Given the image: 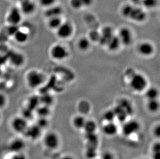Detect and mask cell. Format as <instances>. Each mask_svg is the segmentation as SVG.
I'll return each instance as SVG.
<instances>
[{
	"label": "cell",
	"instance_id": "obj_1",
	"mask_svg": "<svg viewBox=\"0 0 160 159\" xmlns=\"http://www.w3.org/2000/svg\"><path fill=\"white\" fill-rule=\"evenodd\" d=\"M46 80L47 77L45 73L36 68L29 69L24 75L25 84L31 90L40 89L45 84Z\"/></svg>",
	"mask_w": 160,
	"mask_h": 159
},
{
	"label": "cell",
	"instance_id": "obj_2",
	"mask_svg": "<svg viewBox=\"0 0 160 159\" xmlns=\"http://www.w3.org/2000/svg\"><path fill=\"white\" fill-rule=\"evenodd\" d=\"M121 12L123 17L135 22H143L147 17L145 9L136 5H124L121 8Z\"/></svg>",
	"mask_w": 160,
	"mask_h": 159
},
{
	"label": "cell",
	"instance_id": "obj_3",
	"mask_svg": "<svg viewBox=\"0 0 160 159\" xmlns=\"http://www.w3.org/2000/svg\"><path fill=\"white\" fill-rule=\"evenodd\" d=\"M7 62L12 67L20 69L24 67L27 62L26 54L19 50H11L7 54Z\"/></svg>",
	"mask_w": 160,
	"mask_h": 159
},
{
	"label": "cell",
	"instance_id": "obj_4",
	"mask_svg": "<svg viewBox=\"0 0 160 159\" xmlns=\"http://www.w3.org/2000/svg\"><path fill=\"white\" fill-rule=\"evenodd\" d=\"M129 86L132 90L137 93H141L148 87V80L145 75L135 72L128 78Z\"/></svg>",
	"mask_w": 160,
	"mask_h": 159
},
{
	"label": "cell",
	"instance_id": "obj_5",
	"mask_svg": "<svg viewBox=\"0 0 160 159\" xmlns=\"http://www.w3.org/2000/svg\"><path fill=\"white\" fill-rule=\"evenodd\" d=\"M29 125V122L20 114L14 116L9 122L11 130L17 135L21 136L25 132Z\"/></svg>",
	"mask_w": 160,
	"mask_h": 159
},
{
	"label": "cell",
	"instance_id": "obj_6",
	"mask_svg": "<svg viewBox=\"0 0 160 159\" xmlns=\"http://www.w3.org/2000/svg\"><path fill=\"white\" fill-rule=\"evenodd\" d=\"M49 55L53 60L62 61L69 56V51L64 46L61 44H55L49 50Z\"/></svg>",
	"mask_w": 160,
	"mask_h": 159
},
{
	"label": "cell",
	"instance_id": "obj_7",
	"mask_svg": "<svg viewBox=\"0 0 160 159\" xmlns=\"http://www.w3.org/2000/svg\"><path fill=\"white\" fill-rule=\"evenodd\" d=\"M42 144L48 150H56L60 146V139L56 132L49 131L42 137Z\"/></svg>",
	"mask_w": 160,
	"mask_h": 159
},
{
	"label": "cell",
	"instance_id": "obj_8",
	"mask_svg": "<svg viewBox=\"0 0 160 159\" xmlns=\"http://www.w3.org/2000/svg\"><path fill=\"white\" fill-rule=\"evenodd\" d=\"M22 13L19 8L13 7L9 10L6 17L8 26H20L23 20Z\"/></svg>",
	"mask_w": 160,
	"mask_h": 159
},
{
	"label": "cell",
	"instance_id": "obj_9",
	"mask_svg": "<svg viewBox=\"0 0 160 159\" xmlns=\"http://www.w3.org/2000/svg\"><path fill=\"white\" fill-rule=\"evenodd\" d=\"M26 148V141L22 137H15L12 138L8 144V150L10 153H23Z\"/></svg>",
	"mask_w": 160,
	"mask_h": 159
},
{
	"label": "cell",
	"instance_id": "obj_10",
	"mask_svg": "<svg viewBox=\"0 0 160 159\" xmlns=\"http://www.w3.org/2000/svg\"><path fill=\"white\" fill-rule=\"evenodd\" d=\"M42 131L36 123L29 125L22 136L24 139L31 142H35L42 136Z\"/></svg>",
	"mask_w": 160,
	"mask_h": 159
},
{
	"label": "cell",
	"instance_id": "obj_11",
	"mask_svg": "<svg viewBox=\"0 0 160 159\" xmlns=\"http://www.w3.org/2000/svg\"><path fill=\"white\" fill-rule=\"evenodd\" d=\"M30 34L25 27L19 26L17 31L13 35L12 38L14 41L18 45H24L28 44L30 39Z\"/></svg>",
	"mask_w": 160,
	"mask_h": 159
},
{
	"label": "cell",
	"instance_id": "obj_12",
	"mask_svg": "<svg viewBox=\"0 0 160 159\" xmlns=\"http://www.w3.org/2000/svg\"><path fill=\"white\" fill-rule=\"evenodd\" d=\"M56 34L61 39H68L74 33V27L71 23L68 21L63 22L56 30Z\"/></svg>",
	"mask_w": 160,
	"mask_h": 159
},
{
	"label": "cell",
	"instance_id": "obj_13",
	"mask_svg": "<svg viewBox=\"0 0 160 159\" xmlns=\"http://www.w3.org/2000/svg\"><path fill=\"white\" fill-rule=\"evenodd\" d=\"M141 125L138 120L135 119L125 121L122 127V132L125 137H130L138 132Z\"/></svg>",
	"mask_w": 160,
	"mask_h": 159
},
{
	"label": "cell",
	"instance_id": "obj_14",
	"mask_svg": "<svg viewBox=\"0 0 160 159\" xmlns=\"http://www.w3.org/2000/svg\"><path fill=\"white\" fill-rule=\"evenodd\" d=\"M117 35L119 38L122 45L127 47L131 45L133 42V33L128 27H122L120 29Z\"/></svg>",
	"mask_w": 160,
	"mask_h": 159
},
{
	"label": "cell",
	"instance_id": "obj_15",
	"mask_svg": "<svg viewBox=\"0 0 160 159\" xmlns=\"http://www.w3.org/2000/svg\"><path fill=\"white\" fill-rule=\"evenodd\" d=\"M115 35L114 31L112 28L110 26H105L101 32H100V38L98 41V43L102 46H106L107 43L110 39Z\"/></svg>",
	"mask_w": 160,
	"mask_h": 159
},
{
	"label": "cell",
	"instance_id": "obj_16",
	"mask_svg": "<svg viewBox=\"0 0 160 159\" xmlns=\"http://www.w3.org/2000/svg\"><path fill=\"white\" fill-rule=\"evenodd\" d=\"M138 51L142 56L149 57L153 54L154 47L151 42L143 41L138 46Z\"/></svg>",
	"mask_w": 160,
	"mask_h": 159
},
{
	"label": "cell",
	"instance_id": "obj_17",
	"mask_svg": "<svg viewBox=\"0 0 160 159\" xmlns=\"http://www.w3.org/2000/svg\"><path fill=\"white\" fill-rule=\"evenodd\" d=\"M19 8L23 15L30 16L35 12L36 6L32 0H27L21 2Z\"/></svg>",
	"mask_w": 160,
	"mask_h": 159
},
{
	"label": "cell",
	"instance_id": "obj_18",
	"mask_svg": "<svg viewBox=\"0 0 160 159\" xmlns=\"http://www.w3.org/2000/svg\"><path fill=\"white\" fill-rule=\"evenodd\" d=\"M63 13V8L60 5L56 4L47 8L45 12V16L48 18L54 17H61Z\"/></svg>",
	"mask_w": 160,
	"mask_h": 159
},
{
	"label": "cell",
	"instance_id": "obj_19",
	"mask_svg": "<svg viewBox=\"0 0 160 159\" xmlns=\"http://www.w3.org/2000/svg\"><path fill=\"white\" fill-rule=\"evenodd\" d=\"M102 131L105 135L108 137H112L115 136L117 133L118 128L116 124L114 123V122H109L106 123V124L104 125Z\"/></svg>",
	"mask_w": 160,
	"mask_h": 159
},
{
	"label": "cell",
	"instance_id": "obj_20",
	"mask_svg": "<svg viewBox=\"0 0 160 159\" xmlns=\"http://www.w3.org/2000/svg\"><path fill=\"white\" fill-rule=\"evenodd\" d=\"M121 45H122L120 41L119 38L118 37L117 35L115 34L110 39V41H109L106 46L108 49L111 52H116L119 49Z\"/></svg>",
	"mask_w": 160,
	"mask_h": 159
},
{
	"label": "cell",
	"instance_id": "obj_21",
	"mask_svg": "<svg viewBox=\"0 0 160 159\" xmlns=\"http://www.w3.org/2000/svg\"><path fill=\"white\" fill-rule=\"evenodd\" d=\"M63 20L61 17H54L48 18L47 26L49 29L52 30L56 31L60 26L63 22Z\"/></svg>",
	"mask_w": 160,
	"mask_h": 159
},
{
	"label": "cell",
	"instance_id": "obj_22",
	"mask_svg": "<svg viewBox=\"0 0 160 159\" xmlns=\"http://www.w3.org/2000/svg\"><path fill=\"white\" fill-rule=\"evenodd\" d=\"M113 110L115 112L116 118L117 119L118 121L121 123H124L127 120L128 115L120 105L117 104Z\"/></svg>",
	"mask_w": 160,
	"mask_h": 159
},
{
	"label": "cell",
	"instance_id": "obj_23",
	"mask_svg": "<svg viewBox=\"0 0 160 159\" xmlns=\"http://www.w3.org/2000/svg\"><path fill=\"white\" fill-rule=\"evenodd\" d=\"M35 114L38 117L48 118L51 114L50 107L40 104L35 110Z\"/></svg>",
	"mask_w": 160,
	"mask_h": 159
},
{
	"label": "cell",
	"instance_id": "obj_24",
	"mask_svg": "<svg viewBox=\"0 0 160 159\" xmlns=\"http://www.w3.org/2000/svg\"><path fill=\"white\" fill-rule=\"evenodd\" d=\"M85 138L87 141V146L97 148L98 145V137L95 133H86Z\"/></svg>",
	"mask_w": 160,
	"mask_h": 159
},
{
	"label": "cell",
	"instance_id": "obj_25",
	"mask_svg": "<svg viewBox=\"0 0 160 159\" xmlns=\"http://www.w3.org/2000/svg\"><path fill=\"white\" fill-rule=\"evenodd\" d=\"M91 44V41L88 37H82L77 42V47L80 51L85 52L90 49Z\"/></svg>",
	"mask_w": 160,
	"mask_h": 159
},
{
	"label": "cell",
	"instance_id": "obj_26",
	"mask_svg": "<svg viewBox=\"0 0 160 159\" xmlns=\"http://www.w3.org/2000/svg\"><path fill=\"white\" fill-rule=\"evenodd\" d=\"M86 120L85 116L80 114L74 117L72 119V125L77 130L83 129Z\"/></svg>",
	"mask_w": 160,
	"mask_h": 159
},
{
	"label": "cell",
	"instance_id": "obj_27",
	"mask_svg": "<svg viewBox=\"0 0 160 159\" xmlns=\"http://www.w3.org/2000/svg\"><path fill=\"white\" fill-rule=\"evenodd\" d=\"M118 105H120L126 112L128 116L133 114V108L130 101L127 99H123L118 102Z\"/></svg>",
	"mask_w": 160,
	"mask_h": 159
},
{
	"label": "cell",
	"instance_id": "obj_28",
	"mask_svg": "<svg viewBox=\"0 0 160 159\" xmlns=\"http://www.w3.org/2000/svg\"><path fill=\"white\" fill-rule=\"evenodd\" d=\"M97 129V123L93 120H87L83 128L85 133H95Z\"/></svg>",
	"mask_w": 160,
	"mask_h": 159
},
{
	"label": "cell",
	"instance_id": "obj_29",
	"mask_svg": "<svg viewBox=\"0 0 160 159\" xmlns=\"http://www.w3.org/2000/svg\"><path fill=\"white\" fill-rule=\"evenodd\" d=\"M91 110L90 104L86 101H81L78 105V110L80 114L85 115L88 114Z\"/></svg>",
	"mask_w": 160,
	"mask_h": 159
},
{
	"label": "cell",
	"instance_id": "obj_30",
	"mask_svg": "<svg viewBox=\"0 0 160 159\" xmlns=\"http://www.w3.org/2000/svg\"><path fill=\"white\" fill-rule=\"evenodd\" d=\"M160 104L157 99L148 100L147 104V108L151 113H156L159 110Z\"/></svg>",
	"mask_w": 160,
	"mask_h": 159
},
{
	"label": "cell",
	"instance_id": "obj_31",
	"mask_svg": "<svg viewBox=\"0 0 160 159\" xmlns=\"http://www.w3.org/2000/svg\"><path fill=\"white\" fill-rule=\"evenodd\" d=\"M145 96L147 100L150 99H157L159 96V90L156 87H151L150 88H147L145 90Z\"/></svg>",
	"mask_w": 160,
	"mask_h": 159
},
{
	"label": "cell",
	"instance_id": "obj_32",
	"mask_svg": "<svg viewBox=\"0 0 160 159\" xmlns=\"http://www.w3.org/2000/svg\"><path fill=\"white\" fill-rule=\"evenodd\" d=\"M39 100L41 104L50 107L53 104L54 99L52 96L49 94L42 95L39 97Z\"/></svg>",
	"mask_w": 160,
	"mask_h": 159
},
{
	"label": "cell",
	"instance_id": "obj_33",
	"mask_svg": "<svg viewBox=\"0 0 160 159\" xmlns=\"http://www.w3.org/2000/svg\"><path fill=\"white\" fill-rule=\"evenodd\" d=\"M97 148L95 147L87 146L85 151V157L87 159H95L97 158Z\"/></svg>",
	"mask_w": 160,
	"mask_h": 159
},
{
	"label": "cell",
	"instance_id": "obj_34",
	"mask_svg": "<svg viewBox=\"0 0 160 159\" xmlns=\"http://www.w3.org/2000/svg\"><path fill=\"white\" fill-rule=\"evenodd\" d=\"M103 118L106 123L113 122L116 119L115 112L113 110H107L103 115Z\"/></svg>",
	"mask_w": 160,
	"mask_h": 159
},
{
	"label": "cell",
	"instance_id": "obj_35",
	"mask_svg": "<svg viewBox=\"0 0 160 159\" xmlns=\"http://www.w3.org/2000/svg\"><path fill=\"white\" fill-rule=\"evenodd\" d=\"M35 123L42 130L44 129H46L48 127L49 124L48 118H44V117H38V120H36Z\"/></svg>",
	"mask_w": 160,
	"mask_h": 159
},
{
	"label": "cell",
	"instance_id": "obj_36",
	"mask_svg": "<svg viewBox=\"0 0 160 159\" xmlns=\"http://www.w3.org/2000/svg\"><path fill=\"white\" fill-rule=\"evenodd\" d=\"M88 37L91 42H98L100 38V32L95 30L91 31Z\"/></svg>",
	"mask_w": 160,
	"mask_h": 159
},
{
	"label": "cell",
	"instance_id": "obj_37",
	"mask_svg": "<svg viewBox=\"0 0 160 159\" xmlns=\"http://www.w3.org/2000/svg\"><path fill=\"white\" fill-rule=\"evenodd\" d=\"M8 104V98L4 93L0 92V111L6 108Z\"/></svg>",
	"mask_w": 160,
	"mask_h": 159
},
{
	"label": "cell",
	"instance_id": "obj_38",
	"mask_svg": "<svg viewBox=\"0 0 160 159\" xmlns=\"http://www.w3.org/2000/svg\"><path fill=\"white\" fill-rule=\"evenodd\" d=\"M157 3L158 0H142L141 4L144 7L151 9L156 7Z\"/></svg>",
	"mask_w": 160,
	"mask_h": 159
},
{
	"label": "cell",
	"instance_id": "obj_39",
	"mask_svg": "<svg viewBox=\"0 0 160 159\" xmlns=\"http://www.w3.org/2000/svg\"><path fill=\"white\" fill-rule=\"evenodd\" d=\"M39 4L45 9L57 4V0H38Z\"/></svg>",
	"mask_w": 160,
	"mask_h": 159
},
{
	"label": "cell",
	"instance_id": "obj_40",
	"mask_svg": "<svg viewBox=\"0 0 160 159\" xmlns=\"http://www.w3.org/2000/svg\"><path fill=\"white\" fill-rule=\"evenodd\" d=\"M69 4L72 8L75 10H80L83 8L80 0H69Z\"/></svg>",
	"mask_w": 160,
	"mask_h": 159
},
{
	"label": "cell",
	"instance_id": "obj_41",
	"mask_svg": "<svg viewBox=\"0 0 160 159\" xmlns=\"http://www.w3.org/2000/svg\"><path fill=\"white\" fill-rule=\"evenodd\" d=\"M7 159H27L26 156L23 153H11V156L8 157Z\"/></svg>",
	"mask_w": 160,
	"mask_h": 159
},
{
	"label": "cell",
	"instance_id": "obj_42",
	"mask_svg": "<svg viewBox=\"0 0 160 159\" xmlns=\"http://www.w3.org/2000/svg\"><path fill=\"white\" fill-rule=\"evenodd\" d=\"M100 159H115V156L110 152H105L102 153Z\"/></svg>",
	"mask_w": 160,
	"mask_h": 159
},
{
	"label": "cell",
	"instance_id": "obj_43",
	"mask_svg": "<svg viewBox=\"0 0 160 159\" xmlns=\"http://www.w3.org/2000/svg\"><path fill=\"white\" fill-rule=\"evenodd\" d=\"M83 8L89 7L93 4L94 0H80Z\"/></svg>",
	"mask_w": 160,
	"mask_h": 159
},
{
	"label": "cell",
	"instance_id": "obj_44",
	"mask_svg": "<svg viewBox=\"0 0 160 159\" xmlns=\"http://www.w3.org/2000/svg\"><path fill=\"white\" fill-rule=\"evenodd\" d=\"M152 152H160V144L159 142H156L152 146Z\"/></svg>",
	"mask_w": 160,
	"mask_h": 159
},
{
	"label": "cell",
	"instance_id": "obj_45",
	"mask_svg": "<svg viewBox=\"0 0 160 159\" xmlns=\"http://www.w3.org/2000/svg\"><path fill=\"white\" fill-rule=\"evenodd\" d=\"M153 134L154 136L157 137H159L160 135V128L159 125L155 127L153 130Z\"/></svg>",
	"mask_w": 160,
	"mask_h": 159
},
{
	"label": "cell",
	"instance_id": "obj_46",
	"mask_svg": "<svg viewBox=\"0 0 160 159\" xmlns=\"http://www.w3.org/2000/svg\"><path fill=\"white\" fill-rule=\"evenodd\" d=\"M153 159H160V152H153Z\"/></svg>",
	"mask_w": 160,
	"mask_h": 159
},
{
	"label": "cell",
	"instance_id": "obj_47",
	"mask_svg": "<svg viewBox=\"0 0 160 159\" xmlns=\"http://www.w3.org/2000/svg\"><path fill=\"white\" fill-rule=\"evenodd\" d=\"M58 159H74V158L70 155H64L63 156L61 157Z\"/></svg>",
	"mask_w": 160,
	"mask_h": 159
},
{
	"label": "cell",
	"instance_id": "obj_48",
	"mask_svg": "<svg viewBox=\"0 0 160 159\" xmlns=\"http://www.w3.org/2000/svg\"><path fill=\"white\" fill-rule=\"evenodd\" d=\"M132 1L135 4H141V2H142V0H132Z\"/></svg>",
	"mask_w": 160,
	"mask_h": 159
},
{
	"label": "cell",
	"instance_id": "obj_49",
	"mask_svg": "<svg viewBox=\"0 0 160 159\" xmlns=\"http://www.w3.org/2000/svg\"><path fill=\"white\" fill-rule=\"evenodd\" d=\"M2 114L1 113V111H0V123H1V122L2 120Z\"/></svg>",
	"mask_w": 160,
	"mask_h": 159
},
{
	"label": "cell",
	"instance_id": "obj_50",
	"mask_svg": "<svg viewBox=\"0 0 160 159\" xmlns=\"http://www.w3.org/2000/svg\"><path fill=\"white\" fill-rule=\"evenodd\" d=\"M19 1L20 2V3H21L22 2L26 1H27V0H19Z\"/></svg>",
	"mask_w": 160,
	"mask_h": 159
},
{
	"label": "cell",
	"instance_id": "obj_51",
	"mask_svg": "<svg viewBox=\"0 0 160 159\" xmlns=\"http://www.w3.org/2000/svg\"><path fill=\"white\" fill-rule=\"evenodd\" d=\"M146 159V158H145V159Z\"/></svg>",
	"mask_w": 160,
	"mask_h": 159
},
{
	"label": "cell",
	"instance_id": "obj_52",
	"mask_svg": "<svg viewBox=\"0 0 160 159\" xmlns=\"http://www.w3.org/2000/svg\"></svg>",
	"mask_w": 160,
	"mask_h": 159
}]
</instances>
